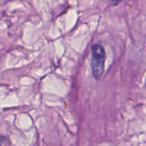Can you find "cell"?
I'll use <instances>...</instances> for the list:
<instances>
[{
  "label": "cell",
  "instance_id": "6da1fadb",
  "mask_svg": "<svg viewBox=\"0 0 146 146\" xmlns=\"http://www.w3.org/2000/svg\"><path fill=\"white\" fill-rule=\"evenodd\" d=\"M106 54L104 48L99 44H93L91 48V65L92 76L96 80L102 76L104 71Z\"/></svg>",
  "mask_w": 146,
  "mask_h": 146
}]
</instances>
